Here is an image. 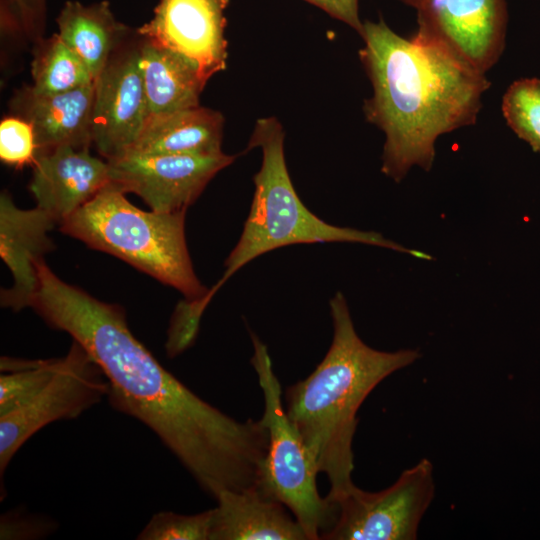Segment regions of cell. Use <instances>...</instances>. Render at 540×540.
<instances>
[{
  "label": "cell",
  "instance_id": "obj_8",
  "mask_svg": "<svg viewBox=\"0 0 540 540\" xmlns=\"http://www.w3.org/2000/svg\"><path fill=\"white\" fill-rule=\"evenodd\" d=\"M108 382L96 362L74 341L52 379L31 398L0 415V475L16 452L43 427L79 417L107 397Z\"/></svg>",
  "mask_w": 540,
  "mask_h": 540
},
{
  "label": "cell",
  "instance_id": "obj_18",
  "mask_svg": "<svg viewBox=\"0 0 540 540\" xmlns=\"http://www.w3.org/2000/svg\"><path fill=\"white\" fill-rule=\"evenodd\" d=\"M56 23L57 34L82 60L94 80L132 31L115 18L110 3L105 0L91 4L69 0L60 10Z\"/></svg>",
  "mask_w": 540,
  "mask_h": 540
},
{
  "label": "cell",
  "instance_id": "obj_9",
  "mask_svg": "<svg viewBox=\"0 0 540 540\" xmlns=\"http://www.w3.org/2000/svg\"><path fill=\"white\" fill-rule=\"evenodd\" d=\"M412 36L486 74L501 57L508 22L506 0H419Z\"/></svg>",
  "mask_w": 540,
  "mask_h": 540
},
{
  "label": "cell",
  "instance_id": "obj_2",
  "mask_svg": "<svg viewBox=\"0 0 540 540\" xmlns=\"http://www.w3.org/2000/svg\"><path fill=\"white\" fill-rule=\"evenodd\" d=\"M360 61L372 86L364 101L366 120L385 135L381 171L400 182L418 166L432 168L435 142L475 124L486 74L444 50L394 32L383 19L365 21Z\"/></svg>",
  "mask_w": 540,
  "mask_h": 540
},
{
  "label": "cell",
  "instance_id": "obj_15",
  "mask_svg": "<svg viewBox=\"0 0 540 540\" xmlns=\"http://www.w3.org/2000/svg\"><path fill=\"white\" fill-rule=\"evenodd\" d=\"M94 93L95 82L55 94L24 85L10 99V111L32 126L36 153L63 145L90 147Z\"/></svg>",
  "mask_w": 540,
  "mask_h": 540
},
{
  "label": "cell",
  "instance_id": "obj_19",
  "mask_svg": "<svg viewBox=\"0 0 540 540\" xmlns=\"http://www.w3.org/2000/svg\"><path fill=\"white\" fill-rule=\"evenodd\" d=\"M140 65L149 117L200 105L207 82L189 60L140 36Z\"/></svg>",
  "mask_w": 540,
  "mask_h": 540
},
{
  "label": "cell",
  "instance_id": "obj_7",
  "mask_svg": "<svg viewBox=\"0 0 540 540\" xmlns=\"http://www.w3.org/2000/svg\"><path fill=\"white\" fill-rule=\"evenodd\" d=\"M435 493L433 465L426 459L404 470L388 488L368 492L352 485L335 504L323 540H414Z\"/></svg>",
  "mask_w": 540,
  "mask_h": 540
},
{
  "label": "cell",
  "instance_id": "obj_23",
  "mask_svg": "<svg viewBox=\"0 0 540 540\" xmlns=\"http://www.w3.org/2000/svg\"><path fill=\"white\" fill-rule=\"evenodd\" d=\"M213 519V509L191 515L161 511L151 517L137 539L211 540Z\"/></svg>",
  "mask_w": 540,
  "mask_h": 540
},
{
  "label": "cell",
  "instance_id": "obj_6",
  "mask_svg": "<svg viewBox=\"0 0 540 540\" xmlns=\"http://www.w3.org/2000/svg\"><path fill=\"white\" fill-rule=\"evenodd\" d=\"M250 337L254 350L251 364L264 399L261 420L269 437L259 485L291 511L308 540H320L335 519L336 507L318 491V469L286 413L281 384L266 345L253 332Z\"/></svg>",
  "mask_w": 540,
  "mask_h": 540
},
{
  "label": "cell",
  "instance_id": "obj_16",
  "mask_svg": "<svg viewBox=\"0 0 540 540\" xmlns=\"http://www.w3.org/2000/svg\"><path fill=\"white\" fill-rule=\"evenodd\" d=\"M215 500L211 540H308L287 507L259 484L223 490Z\"/></svg>",
  "mask_w": 540,
  "mask_h": 540
},
{
  "label": "cell",
  "instance_id": "obj_4",
  "mask_svg": "<svg viewBox=\"0 0 540 540\" xmlns=\"http://www.w3.org/2000/svg\"><path fill=\"white\" fill-rule=\"evenodd\" d=\"M285 132L273 116L259 118L247 150L262 152L260 169L254 175V194L241 236L225 260V271L208 293L198 300L204 311L216 291L251 260L284 246L303 243L351 242L391 249L430 260L427 253L412 250L378 232L339 227L312 213L298 196L285 159Z\"/></svg>",
  "mask_w": 540,
  "mask_h": 540
},
{
  "label": "cell",
  "instance_id": "obj_11",
  "mask_svg": "<svg viewBox=\"0 0 540 540\" xmlns=\"http://www.w3.org/2000/svg\"><path fill=\"white\" fill-rule=\"evenodd\" d=\"M235 155L141 154L127 152L106 160L111 182L134 193L152 211H186L209 181L229 166Z\"/></svg>",
  "mask_w": 540,
  "mask_h": 540
},
{
  "label": "cell",
  "instance_id": "obj_20",
  "mask_svg": "<svg viewBox=\"0 0 540 540\" xmlns=\"http://www.w3.org/2000/svg\"><path fill=\"white\" fill-rule=\"evenodd\" d=\"M32 89L41 94L67 92L95 82L82 60L57 33L33 44Z\"/></svg>",
  "mask_w": 540,
  "mask_h": 540
},
{
  "label": "cell",
  "instance_id": "obj_1",
  "mask_svg": "<svg viewBox=\"0 0 540 540\" xmlns=\"http://www.w3.org/2000/svg\"><path fill=\"white\" fill-rule=\"evenodd\" d=\"M31 307L68 333L101 368L117 411L148 427L212 498L258 484L268 451L262 420L238 421L167 371L130 331L124 311L37 264Z\"/></svg>",
  "mask_w": 540,
  "mask_h": 540
},
{
  "label": "cell",
  "instance_id": "obj_24",
  "mask_svg": "<svg viewBox=\"0 0 540 540\" xmlns=\"http://www.w3.org/2000/svg\"><path fill=\"white\" fill-rule=\"evenodd\" d=\"M36 144L32 126L11 115L0 123V158L7 165L21 168L33 165Z\"/></svg>",
  "mask_w": 540,
  "mask_h": 540
},
{
  "label": "cell",
  "instance_id": "obj_5",
  "mask_svg": "<svg viewBox=\"0 0 540 540\" xmlns=\"http://www.w3.org/2000/svg\"><path fill=\"white\" fill-rule=\"evenodd\" d=\"M125 194L111 182L62 222L60 230L177 289L188 301L203 298L209 290L192 266L185 239L186 211H144Z\"/></svg>",
  "mask_w": 540,
  "mask_h": 540
},
{
  "label": "cell",
  "instance_id": "obj_13",
  "mask_svg": "<svg viewBox=\"0 0 540 540\" xmlns=\"http://www.w3.org/2000/svg\"><path fill=\"white\" fill-rule=\"evenodd\" d=\"M89 148L63 145L36 153L29 190L58 225L111 183L107 161Z\"/></svg>",
  "mask_w": 540,
  "mask_h": 540
},
{
  "label": "cell",
  "instance_id": "obj_21",
  "mask_svg": "<svg viewBox=\"0 0 540 540\" xmlns=\"http://www.w3.org/2000/svg\"><path fill=\"white\" fill-rule=\"evenodd\" d=\"M62 358L0 361V415L22 404L42 389L56 374Z\"/></svg>",
  "mask_w": 540,
  "mask_h": 540
},
{
  "label": "cell",
  "instance_id": "obj_17",
  "mask_svg": "<svg viewBox=\"0 0 540 540\" xmlns=\"http://www.w3.org/2000/svg\"><path fill=\"white\" fill-rule=\"evenodd\" d=\"M223 115L200 105L149 117L127 152L213 155L222 151ZM126 152V153H127Z\"/></svg>",
  "mask_w": 540,
  "mask_h": 540
},
{
  "label": "cell",
  "instance_id": "obj_22",
  "mask_svg": "<svg viewBox=\"0 0 540 540\" xmlns=\"http://www.w3.org/2000/svg\"><path fill=\"white\" fill-rule=\"evenodd\" d=\"M501 109L513 132L540 153V79L514 81L503 95Z\"/></svg>",
  "mask_w": 540,
  "mask_h": 540
},
{
  "label": "cell",
  "instance_id": "obj_14",
  "mask_svg": "<svg viewBox=\"0 0 540 540\" xmlns=\"http://www.w3.org/2000/svg\"><path fill=\"white\" fill-rule=\"evenodd\" d=\"M58 223L39 207L21 209L8 192L0 196V256L13 277L1 292V305L14 311L31 307L38 289L37 263L54 248L48 233Z\"/></svg>",
  "mask_w": 540,
  "mask_h": 540
},
{
  "label": "cell",
  "instance_id": "obj_28",
  "mask_svg": "<svg viewBox=\"0 0 540 540\" xmlns=\"http://www.w3.org/2000/svg\"><path fill=\"white\" fill-rule=\"evenodd\" d=\"M402 3H404L407 6H410L415 9L417 6L419 0H400Z\"/></svg>",
  "mask_w": 540,
  "mask_h": 540
},
{
  "label": "cell",
  "instance_id": "obj_27",
  "mask_svg": "<svg viewBox=\"0 0 540 540\" xmlns=\"http://www.w3.org/2000/svg\"><path fill=\"white\" fill-rule=\"evenodd\" d=\"M361 33L363 22L359 15V0H304Z\"/></svg>",
  "mask_w": 540,
  "mask_h": 540
},
{
  "label": "cell",
  "instance_id": "obj_26",
  "mask_svg": "<svg viewBox=\"0 0 540 540\" xmlns=\"http://www.w3.org/2000/svg\"><path fill=\"white\" fill-rule=\"evenodd\" d=\"M55 529L56 524L51 519L13 510L1 516L0 538L39 539L50 535Z\"/></svg>",
  "mask_w": 540,
  "mask_h": 540
},
{
  "label": "cell",
  "instance_id": "obj_12",
  "mask_svg": "<svg viewBox=\"0 0 540 540\" xmlns=\"http://www.w3.org/2000/svg\"><path fill=\"white\" fill-rule=\"evenodd\" d=\"M229 0H159L140 36L189 60L208 80L227 65L225 11Z\"/></svg>",
  "mask_w": 540,
  "mask_h": 540
},
{
  "label": "cell",
  "instance_id": "obj_3",
  "mask_svg": "<svg viewBox=\"0 0 540 540\" xmlns=\"http://www.w3.org/2000/svg\"><path fill=\"white\" fill-rule=\"evenodd\" d=\"M329 306L331 345L309 376L287 388L285 410L318 472L326 474L330 483L326 497L333 502L354 485L352 444L360 406L381 381L414 363L420 353L368 346L355 330L344 295L336 293Z\"/></svg>",
  "mask_w": 540,
  "mask_h": 540
},
{
  "label": "cell",
  "instance_id": "obj_10",
  "mask_svg": "<svg viewBox=\"0 0 540 540\" xmlns=\"http://www.w3.org/2000/svg\"><path fill=\"white\" fill-rule=\"evenodd\" d=\"M149 118L136 30L115 49L95 80L92 142L106 160L125 154Z\"/></svg>",
  "mask_w": 540,
  "mask_h": 540
},
{
  "label": "cell",
  "instance_id": "obj_25",
  "mask_svg": "<svg viewBox=\"0 0 540 540\" xmlns=\"http://www.w3.org/2000/svg\"><path fill=\"white\" fill-rule=\"evenodd\" d=\"M0 14L22 39L32 44L45 36L47 0H1Z\"/></svg>",
  "mask_w": 540,
  "mask_h": 540
}]
</instances>
